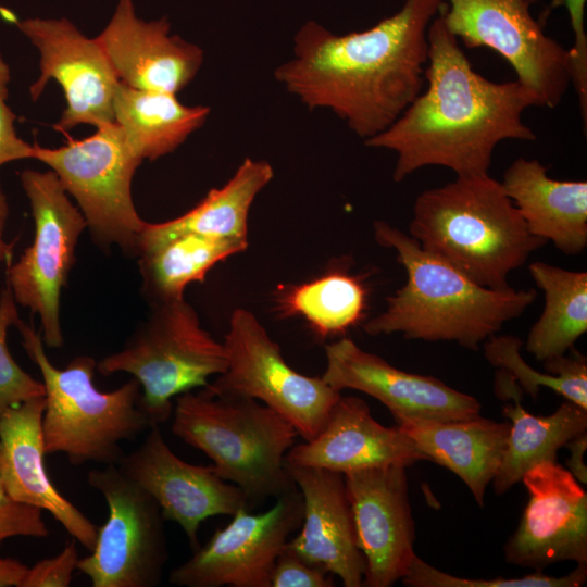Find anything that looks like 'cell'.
Returning a JSON list of instances; mask_svg holds the SVG:
<instances>
[{"instance_id":"12","label":"cell","mask_w":587,"mask_h":587,"mask_svg":"<svg viewBox=\"0 0 587 587\" xmlns=\"http://www.w3.org/2000/svg\"><path fill=\"white\" fill-rule=\"evenodd\" d=\"M448 30L467 48L486 47L505 59L539 107L554 109L571 85L570 53L546 35L529 0H442Z\"/></svg>"},{"instance_id":"37","label":"cell","mask_w":587,"mask_h":587,"mask_svg":"<svg viewBox=\"0 0 587 587\" xmlns=\"http://www.w3.org/2000/svg\"><path fill=\"white\" fill-rule=\"evenodd\" d=\"M573 32V47L569 49L571 84L574 86L579 107H587V35L585 30L586 0H563Z\"/></svg>"},{"instance_id":"6","label":"cell","mask_w":587,"mask_h":587,"mask_svg":"<svg viewBox=\"0 0 587 587\" xmlns=\"http://www.w3.org/2000/svg\"><path fill=\"white\" fill-rule=\"evenodd\" d=\"M172 432L239 487L250 510L296 488L285 457L299 435L278 412L255 399L214 396L204 388L175 398Z\"/></svg>"},{"instance_id":"36","label":"cell","mask_w":587,"mask_h":587,"mask_svg":"<svg viewBox=\"0 0 587 587\" xmlns=\"http://www.w3.org/2000/svg\"><path fill=\"white\" fill-rule=\"evenodd\" d=\"M333 575L309 564L285 546L276 559L271 587H332Z\"/></svg>"},{"instance_id":"38","label":"cell","mask_w":587,"mask_h":587,"mask_svg":"<svg viewBox=\"0 0 587 587\" xmlns=\"http://www.w3.org/2000/svg\"><path fill=\"white\" fill-rule=\"evenodd\" d=\"M78 560L76 540L73 539L57 555L28 567L21 587H67Z\"/></svg>"},{"instance_id":"15","label":"cell","mask_w":587,"mask_h":587,"mask_svg":"<svg viewBox=\"0 0 587 587\" xmlns=\"http://www.w3.org/2000/svg\"><path fill=\"white\" fill-rule=\"evenodd\" d=\"M528 501L503 547L509 564L542 572L563 561L587 564V492L557 461L522 477Z\"/></svg>"},{"instance_id":"28","label":"cell","mask_w":587,"mask_h":587,"mask_svg":"<svg viewBox=\"0 0 587 587\" xmlns=\"http://www.w3.org/2000/svg\"><path fill=\"white\" fill-rule=\"evenodd\" d=\"M248 240L184 234L145 252L138 259L141 292L149 305L184 298L186 287L203 282L218 262L245 251Z\"/></svg>"},{"instance_id":"20","label":"cell","mask_w":587,"mask_h":587,"mask_svg":"<svg viewBox=\"0 0 587 587\" xmlns=\"http://www.w3.org/2000/svg\"><path fill=\"white\" fill-rule=\"evenodd\" d=\"M303 498V519L286 547L311 565L338 576L346 587H361L365 559L358 547L344 474L285 462Z\"/></svg>"},{"instance_id":"22","label":"cell","mask_w":587,"mask_h":587,"mask_svg":"<svg viewBox=\"0 0 587 587\" xmlns=\"http://www.w3.org/2000/svg\"><path fill=\"white\" fill-rule=\"evenodd\" d=\"M428 461L399 426L388 427L371 414L367 403L353 396L336 401L320 432L292 446L285 462L341 474L388 465L410 466Z\"/></svg>"},{"instance_id":"21","label":"cell","mask_w":587,"mask_h":587,"mask_svg":"<svg viewBox=\"0 0 587 587\" xmlns=\"http://www.w3.org/2000/svg\"><path fill=\"white\" fill-rule=\"evenodd\" d=\"M45 396L37 397L0 416V477L13 500L48 511L73 539L91 551L98 527L58 490L45 465Z\"/></svg>"},{"instance_id":"33","label":"cell","mask_w":587,"mask_h":587,"mask_svg":"<svg viewBox=\"0 0 587 587\" xmlns=\"http://www.w3.org/2000/svg\"><path fill=\"white\" fill-rule=\"evenodd\" d=\"M16 301L5 282L0 294V416L26 400L43 397L42 382L25 372L11 355L7 345L8 329L21 320Z\"/></svg>"},{"instance_id":"25","label":"cell","mask_w":587,"mask_h":587,"mask_svg":"<svg viewBox=\"0 0 587 587\" xmlns=\"http://www.w3.org/2000/svg\"><path fill=\"white\" fill-rule=\"evenodd\" d=\"M495 394L501 400H512L502 408L510 422L507 448L491 485L497 496L505 494L533 466L557 461L559 449L587 432V410L565 400L546 416L528 413L521 403L523 391L504 372L495 377Z\"/></svg>"},{"instance_id":"40","label":"cell","mask_w":587,"mask_h":587,"mask_svg":"<svg viewBox=\"0 0 587 587\" xmlns=\"http://www.w3.org/2000/svg\"><path fill=\"white\" fill-rule=\"evenodd\" d=\"M27 570L18 560L0 557V587H21Z\"/></svg>"},{"instance_id":"31","label":"cell","mask_w":587,"mask_h":587,"mask_svg":"<svg viewBox=\"0 0 587 587\" xmlns=\"http://www.w3.org/2000/svg\"><path fill=\"white\" fill-rule=\"evenodd\" d=\"M523 341L516 336L494 335L484 344L486 360L508 374L521 390L536 399L541 387L552 389L566 400L587 410V362L575 351L544 361L546 373L530 367L521 354Z\"/></svg>"},{"instance_id":"13","label":"cell","mask_w":587,"mask_h":587,"mask_svg":"<svg viewBox=\"0 0 587 587\" xmlns=\"http://www.w3.org/2000/svg\"><path fill=\"white\" fill-rule=\"evenodd\" d=\"M302 519L303 498L298 487L277 497L263 513L242 508L175 567L168 580L185 587H271L276 559Z\"/></svg>"},{"instance_id":"1","label":"cell","mask_w":587,"mask_h":587,"mask_svg":"<svg viewBox=\"0 0 587 587\" xmlns=\"http://www.w3.org/2000/svg\"><path fill=\"white\" fill-rule=\"evenodd\" d=\"M442 0H404L371 28L336 35L315 21L294 38L274 76L310 110L328 109L364 139L388 128L420 95L427 29Z\"/></svg>"},{"instance_id":"34","label":"cell","mask_w":587,"mask_h":587,"mask_svg":"<svg viewBox=\"0 0 587 587\" xmlns=\"http://www.w3.org/2000/svg\"><path fill=\"white\" fill-rule=\"evenodd\" d=\"M42 510L13 500L5 491L0 477V544L11 537L46 538L49 528Z\"/></svg>"},{"instance_id":"35","label":"cell","mask_w":587,"mask_h":587,"mask_svg":"<svg viewBox=\"0 0 587 587\" xmlns=\"http://www.w3.org/2000/svg\"><path fill=\"white\" fill-rule=\"evenodd\" d=\"M11 79L9 64L0 54V166L24 159H34V145L17 136L15 114L7 103Z\"/></svg>"},{"instance_id":"29","label":"cell","mask_w":587,"mask_h":587,"mask_svg":"<svg viewBox=\"0 0 587 587\" xmlns=\"http://www.w3.org/2000/svg\"><path fill=\"white\" fill-rule=\"evenodd\" d=\"M529 273L544 291L545 307L525 342L538 361L566 354L587 330V273L569 271L541 261Z\"/></svg>"},{"instance_id":"39","label":"cell","mask_w":587,"mask_h":587,"mask_svg":"<svg viewBox=\"0 0 587 587\" xmlns=\"http://www.w3.org/2000/svg\"><path fill=\"white\" fill-rule=\"evenodd\" d=\"M571 455L567 460V470L579 482L587 483V467L583 462V457L587 447V432L583 433L575 438L571 439L565 444V446Z\"/></svg>"},{"instance_id":"19","label":"cell","mask_w":587,"mask_h":587,"mask_svg":"<svg viewBox=\"0 0 587 587\" xmlns=\"http://www.w3.org/2000/svg\"><path fill=\"white\" fill-rule=\"evenodd\" d=\"M165 17L145 21L134 0H117L114 13L97 38L121 83L140 90L176 95L198 74L203 51L170 35Z\"/></svg>"},{"instance_id":"8","label":"cell","mask_w":587,"mask_h":587,"mask_svg":"<svg viewBox=\"0 0 587 587\" xmlns=\"http://www.w3.org/2000/svg\"><path fill=\"white\" fill-rule=\"evenodd\" d=\"M34 159L55 173L102 250L118 247L138 258L146 225L134 204L132 182L143 161L114 122L59 148L34 145Z\"/></svg>"},{"instance_id":"27","label":"cell","mask_w":587,"mask_h":587,"mask_svg":"<svg viewBox=\"0 0 587 587\" xmlns=\"http://www.w3.org/2000/svg\"><path fill=\"white\" fill-rule=\"evenodd\" d=\"M209 114V107L185 105L174 93L135 89L123 83L114 99V122L142 160L174 152Z\"/></svg>"},{"instance_id":"14","label":"cell","mask_w":587,"mask_h":587,"mask_svg":"<svg viewBox=\"0 0 587 587\" xmlns=\"http://www.w3.org/2000/svg\"><path fill=\"white\" fill-rule=\"evenodd\" d=\"M15 25L40 54V75L29 88L32 100L41 96L51 79L63 89L66 107L54 125L57 130L114 123V99L121 82L97 38L86 37L65 17H30Z\"/></svg>"},{"instance_id":"17","label":"cell","mask_w":587,"mask_h":587,"mask_svg":"<svg viewBox=\"0 0 587 587\" xmlns=\"http://www.w3.org/2000/svg\"><path fill=\"white\" fill-rule=\"evenodd\" d=\"M321 376L337 391L354 389L382 402L400 421H458L480 415L479 401L427 375L399 370L342 337L325 346Z\"/></svg>"},{"instance_id":"42","label":"cell","mask_w":587,"mask_h":587,"mask_svg":"<svg viewBox=\"0 0 587 587\" xmlns=\"http://www.w3.org/2000/svg\"><path fill=\"white\" fill-rule=\"evenodd\" d=\"M0 17H1L4 22L11 23V24H14V25H15V24L17 23V21H18V17L16 16V14H15L12 10H10V9H8V8L3 7V5H1V4H0Z\"/></svg>"},{"instance_id":"24","label":"cell","mask_w":587,"mask_h":587,"mask_svg":"<svg viewBox=\"0 0 587 587\" xmlns=\"http://www.w3.org/2000/svg\"><path fill=\"white\" fill-rule=\"evenodd\" d=\"M399 428L428 461L454 473L484 507L485 495L500 467L510 422L476 416L458 421H400Z\"/></svg>"},{"instance_id":"10","label":"cell","mask_w":587,"mask_h":587,"mask_svg":"<svg viewBox=\"0 0 587 587\" xmlns=\"http://www.w3.org/2000/svg\"><path fill=\"white\" fill-rule=\"evenodd\" d=\"M223 344L227 369L202 388L214 396L261 401L288 420L304 440L320 432L340 391L322 377L294 370L283 358L278 344L249 310L233 311Z\"/></svg>"},{"instance_id":"11","label":"cell","mask_w":587,"mask_h":587,"mask_svg":"<svg viewBox=\"0 0 587 587\" xmlns=\"http://www.w3.org/2000/svg\"><path fill=\"white\" fill-rule=\"evenodd\" d=\"M87 482L103 496L108 519L77 570L92 587L158 586L168 549L155 500L114 464L89 471Z\"/></svg>"},{"instance_id":"3","label":"cell","mask_w":587,"mask_h":587,"mask_svg":"<svg viewBox=\"0 0 587 587\" xmlns=\"http://www.w3.org/2000/svg\"><path fill=\"white\" fill-rule=\"evenodd\" d=\"M377 243L395 250L407 273L386 309L367 320L371 336L400 333L407 339L453 341L477 351L537 298L535 289H490L424 250L410 235L384 222L373 224Z\"/></svg>"},{"instance_id":"26","label":"cell","mask_w":587,"mask_h":587,"mask_svg":"<svg viewBox=\"0 0 587 587\" xmlns=\"http://www.w3.org/2000/svg\"><path fill=\"white\" fill-rule=\"evenodd\" d=\"M273 177L274 170L267 161L245 159L225 185L211 189L185 214L162 223L146 222L139 255L184 234L248 240L251 205Z\"/></svg>"},{"instance_id":"2","label":"cell","mask_w":587,"mask_h":587,"mask_svg":"<svg viewBox=\"0 0 587 587\" xmlns=\"http://www.w3.org/2000/svg\"><path fill=\"white\" fill-rule=\"evenodd\" d=\"M427 40L426 89L388 128L364 141L396 153L395 182L430 165L457 176L487 174L501 141L536 139L523 121L528 108L539 105L532 89L477 73L439 13L428 26Z\"/></svg>"},{"instance_id":"7","label":"cell","mask_w":587,"mask_h":587,"mask_svg":"<svg viewBox=\"0 0 587 587\" xmlns=\"http://www.w3.org/2000/svg\"><path fill=\"white\" fill-rule=\"evenodd\" d=\"M150 313L124 346L97 362L100 374L133 375L141 386L142 404L153 425L173 413V398L205 387L228 365L223 342L201 326L196 310L185 300L150 305Z\"/></svg>"},{"instance_id":"5","label":"cell","mask_w":587,"mask_h":587,"mask_svg":"<svg viewBox=\"0 0 587 587\" xmlns=\"http://www.w3.org/2000/svg\"><path fill=\"white\" fill-rule=\"evenodd\" d=\"M15 327L42 377L46 454L64 453L72 465H117L125 454L121 442L134 440L153 426L139 382L133 377L103 392L93 384L97 362L92 357L77 355L65 369H58L45 351L40 330L22 320Z\"/></svg>"},{"instance_id":"41","label":"cell","mask_w":587,"mask_h":587,"mask_svg":"<svg viewBox=\"0 0 587 587\" xmlns=\"http://www.w3.org/2000/svg\"><path fill=\"white\" fill-rule=\"evenodd\" d=\"M9 216V203L0 184V267L12 263L15 241L8 242L4 238V229Z\"/></svg>"},{"instance_id":"4","label":"cell","mask_w":587,"mask_h":587,"mask_svg":"<svg viewBox=\"0 0 587 587\" xmlns=\"http://www.w3.org/2000/svg\"><path fill=\"white\" fill-rule=\"evenodd\" d=\"M410 236L476 284L507 289L511 272L546 241L532 235L501 182L489 173L457 176L421 192Z\"/></svg>"},{"instance_id":"32","label":"cell","mask_w":587,"mask_h":587,"mask_svg":"<svg viewBox=\"0 0 587 587\" xmlns=\"http://www.w3.org/2000/svg\"><path fill=\"white\" fill-rule=\"evenodd\" d=\"M401 580L408 587H580L587 582V564H576L562 576L534 572L523 577L466 578L442 572L415 555Z\"/></svg>"},{"instance_id":"9","label":"cell","mask_w":587,"mask_h":587,"mask_svg":"<svg viewBox=\"0 0 587 587\" xmlns=\"http://www.w3.org/2000/svg\"><path fill=\"white\" fill-rule=\"evenodd\" d=\"M20 180L30 204L35 234L21 258L7 266L5 282L16 303L39 317L43 344L61 348V292L87 224L53 171L27 168Z\"/></svg>"},{"instance_id":"30","label":"cell","mask_w":587,"mask_h":587,"mask_svg":"<svg viewBox=\"0 0 587 587\" xmlns=\"http://www.w3.org/2000/svg\"><path fill=\"white\" fill-rule=\"evenodd\" d=\"M367 298L361 277L334 270L305 283L280 287L275 303L282 316H300L319 337L327 338L360 324L365 319Z\"/></svg>"},{"instance_id":"16","label":"cell","mask_w":587,"mask_h":587,"mask_svg":"<svg viewBox=\"0 0 587 587\" xmlns=\"http://www.w3.org/2000/svg\"><path fill=\"white\" fill-rule=\"evenodd\" d=\"M117 466L155 500L164 521L182 527L192 550L200 546L198 534L204 520L250 510L243 491L221 478L212 465L179 459L159 425L151 426L142 444L125 453Z\"/></svg>"},{"instance_id":"23","label":"cell","mask_w":587,"mask_h":587,"mask_svg":"<svg viewBox=\"0 0 587 587\" xmlns=\"http://www.w3.org/2000/svg\"><path fill=\"white\" fill-rule=\"evenodd\" d=\"M504 191L529 233L575 255L587 246V183L551 178L535 159L519 158L503 174Z\"/></svg>"},{"instance_id":"18","label":"cell","mask_w":587,"mask_h":587,"mask_svg":"<svg viewBox=\"0 0 587 587\" xmlns=\"http://www.w3.org/2000/svg\"><path fill=\"white\" fill-rule=\"evenodd\" d=\"M344 478L366 564L363 586L390 587L404 577L416 555L407 466L352 471Z\"/></svg>"}]
</instances>
